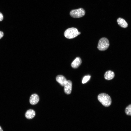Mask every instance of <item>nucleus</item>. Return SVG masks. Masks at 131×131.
I'll return each instance as SVG.
<instances>
[{
	"label": "nucleus",
	"mask_w": 131,
	"mask_h": 131,
	"mask_svg": "<svg viewBox=\"0 0 131 131\" xmlns=\"http://www.w3.org/2000/svg\"><path fill=\"white\" fill-rule=\"evenodd\" d=\"M35 115L34 111L33 109H30L27 110L25 114V116L26 118L30 119L33 118Z\"/></svg>",
	"instance_id": "obj_11"
},
{
	"label": "nucleus",
	"mask_w": 131,
	"mask_h": 131,
	"mask_svg": "<svg viewBox=\"0 0 131 131\" xmlns=\"http://www.w3.org/2000/svg\"><path fill=\"white\" fill-rule=\"evenodd\" d=\"M109 46L108 40L105 37L101 38L98 41V48L100 51H104L107 49Z\"/></svg>",
	"instance_id": "obj_3"
},
{
	"label": "nucleus",
	"mask_w": 131,
	"mask_h": 131,
	"mask_svg": "<svg viewBox=\"0 0 131 131\" xmlns=\"http://www.w3.org/2000/svg\"><path fill=\"white\" fill-rule=\"evenodd\" d=\"M90 75H87L85 76L83 78L82 81V83H85L87 82L90 79Z\"/></svg>",
	"instance_id": "obj_13"
},
{
	"label": "nucleus",
	"mask_w": 131,
	"mask_h": 131,
	"mask_svg": "<svg viewBox=\"0 0 131 131\" xmlns=\"http://www.w3.org/2000/svg\"><path fill=\"white\" fill-rule=\"evenodd\" d=\"M4 35L3 32L2 31H0V39H1L3 37Z\"/></svg>",
	"instance_id": "obj_14"
},
{
	"label": "nucleus",
	"mask_w": 131,
	"mask_h": 131,
	"mask_svg": "<svg viewBox=\"0 0 131 131\" xmlns=\"http://www.w3.org/2000/svg\"><path fill=\"white\" fill-rule=\"evenodd\" d=\"M3 18V16L2 14L0 12V21L2 20Z\"/></svg>",
	"instance_id": "obj_15"
},
{
	"label": "nucleus",
	"mask_w": 131,
	"mask_h": 131,
	"mask_svg": "<svg viewBox=\"0 0 131 131\" xmlns=\"http://www.w3.org/2000/svg\"><path fill=\"white\" fill-rule=\"evenodd\" d=\"M79 32L77 28L74 27H71L67 29L65 31L64 35L67 38L73 39L79 35Z\"/></svg>",
	"instance_id": "obj_2"
},
{
	"label": "nucleus",
	"mask_w": 131,
	"mask_h": 131,
	"mask_svg": "<svg viewBox=\"0 0 131 131\" xmlns=\"http://www.w3.org/2000/svg\"><path fill=\"white\" fill-rule=\"evenodd\" d=\"M81 34V32H79V35Z\"/></svg>",
	"instance_id": "obj_17"
},
{
	"label": "nucleus",
	"mask_w": 131,
	"mask_h": 131,
	"mask_svg": "<svg viewBox=\"0 0 131 131\" xmlns=\"http://www.w3.org/2000/svg\"><path fill=\"white\" fill-rule=\"evenodd\" d=\"M114 72L111 70L107 71L105 73L104 75L105 78L107 80H110L113 79L115 77Z\"/></svg>",
	"instance_id": "obj_9"
},
{
	"label": "nucleus",
	"mask_w": 131,
	"mask_h": 131,
	"mask_svg": "<svg viewBox=\"0 0 131 131\" xmlns=\"http://www.w3.org/2000/svg\"><path fill=\"white\" fill-rule=\"evenodd\" d=\"M117 21L118 24L122 27L125 28L127 27L128 26V24L126 21L122 18H118Z\"/></svg>",
	"instance_id": "obj_10"
},
{
	"label": "nucleus",
	"mask_w": 131,
	"mask_h": 131,
	"mask_svg": "<svg viewBox=\"0 0 131 131\" xmlns=\"http://www.w3.org/2000/svg\"><path fill=\"white\" fill-rule=\"evenodd\" d=\"M98 98L102 105L106 107L109 106L111 104V98L106 94L102 93L99 94L98 96Z\"/></svg>",
	"instance_id": "obj_1"
},
{
	"label": "nucleus",
	"mask_w": 131,
	"mask_h": 131,
	"mask_svg": "<svg viewBox=\"0 0 131 131\" xmlns=\"http://www.w3.org/2000/svg\"><path fill=\"white\" fill-rule=\"evenodd\" d=\"M85 12L83 8H80L77 9H73L70 12V15L74 18H79L85 15Z\"/></svg>",
	"instance_id": "obj_4"
},
{
	"label": "nucleus",
	"mask_w": 131,
	"mask_h": 131,
	"mask_svg": "<svg viewBox=\"0 0 131 131\" xmlns=\"http://www.w3.org/2000/svg\"><path fill=\"white\" fill-rule=\"evenodd\" d=\"M82 62L81 58L80 57H77L72 63L71 66L74 68H77L81 65Z\"/></svg>",
	"instance_id": "obj_8"
},
{
	"label": "nucleus",
	"mask_w": 131,
	"mask_h": 131,
	"mask_svg": "<svg viewBox=\"0 0 131 131\" xmlns=\"http://www.w3.org/2000/svg\"><path fill=\"white\" fill-rule=\"evenodd\" d=\"M39 100V97L38 95L36 94H33L30 97L29 102L31 104L35 105L37 103Z\"/></svg>",
	"instance_id": "obj_6"
},
{
	"label": "nucleus",
	"mask_w": 131,
	"mask_h": 131,
	"mask_svg": "<svg viewBox=\"0 0 131 131\" xmlns=\"http://www.w3.org/2000/svg\"><path fill=\"white\" fill-rule=\"evenodd\" d=\"M56 81L63 86H64L67 81L66 78L62 75L57 76L56 78Z\"/></svg>",
	"instance_id": "obj_7"
},
{
	"label": "nucleus",
	"mask_w": 131,
	"mask_h": 131,
	"mask_svg": "<svg viewBox=\"0 0 131 131\" xmlns=\"http://www.w3.org/2000/svg\"><path fill=\"white\" fill-rule=\"evenodd\" d=\"M0 131H3V130L0 126Z\"/></svg>",
	"instance_id": "obj_16"
},
{
	"label": "nucleus",
	"mask_w": 131,
	"mask_h": 131,
	"mask_svg": "<svg viewBox=\"0 0 131 131\" xmlns=\"http://www.w3.org/2000/svg\"><path fill=\"white\" fill-rule=\"evenodd\" d=\"M64 86L65 92L67 94H70L72 91V82L70 80H67Z\"/></svg>",
	"instance_id": "obj_5"
},
{
	"label": "nucleus",
	"mask_w": 131,
	"mask_h": 131,
	"mask_svg": "<svg viewBox=\"0 0 131 131\" xmlns=\"http://www.w3.org/2000/svg\"><path fill=\"white\" fill-rule=\"evenodd\" d=\"M125 112V114L127 115L131 116V104L126 107Z\"/></svg>",
	"instance_id": "obj_12"
}]
</instances>
